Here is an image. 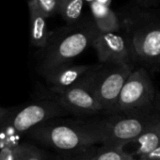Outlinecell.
<instances>
[{"instance_id": "cell-1", "label": "cell", "mask_w": 160, "mask_h": 160, "mask_svg": "<svg viewBox=\"0 0 160 160\" xmlns=\"http://www.w3.org/2000/svg\"><path fill=\"white\" fill-rule=\"evenodd\" d=\"M118 15L133 60L147 66H160V10L142 8L135 3Z\"/></svg>"}, {"instance_id": "cell-2", "label": "cell", "mask_w": 160, "mask_h": 160, "mask_svg": "<svg viewBox=\"0 0 160 160\" xmlns=\"http://www.w3.org/2000/svg\"><path fill=\"white\" fill-rule=\"evenodd\" d=\"M106 120H60L41 123L26 134L32 139L60 152L84 150L103 143Z\"/></svg>"}, {"instance_id": "cell-3", "label": "cell", "mask_w": 160, "mask_h": 160, "mask_svg": "<svg viewBox=\"0 0 160 160\" xmlns=\"http://www.w3.org/2000/svg\"><path fill=\"white\" fill-rule=\"evenodd\" d=\"M98 33L92 16H85L75 24L65 25L50 32L46 46L39 52V72L72 63L76 57L92 45Z\"/></svg>"}, {"instance_id": "cell-4", "label": "cell", "mask_w": 160, "mask_h": 160, "mask_svg": "<svg viewBox=\"0 0 160 160\" xmlns=\"http://www.w3.org/2000/svg\"><path fill=\"white\" fill-rule=\"evenodd\" d=\"M153 83L144 67L134 68L121 92L117 112L123 116L150 111L155 99Z\"/></svg>"}, {"instance_id": "cell-5", "label": "cell", "mask_w": 160, "mask_h": 160, "mask_svg": "<svg viewBox=\"0 0 160 160\" xmlns=\"http://www.w3.org/2000/svg\"><path fill=\"white\" fill-rule=\"evenodd\" d=\"M134 68L133 64L97 66L94 80L95 93L105 112H117L121 92Z\"/></svg>"}, {"instance_id": "cell-6", "label": "cell", "mask_w": 160, "mask_h": 160, "mask_svg": "<svg viewBox=\"0 0 160 160\" xmlns=\"http://www.w3.org/2000/svg\"><path fill=\"white\" fill-rule=\"evenodd\" d=\"M97 66L94 65L92 70L78 83L60 93L55 94L54 98L68 113L78 116H90L104 111L95 93L94 80Z\"/></svg>"}, {"instance_id": "cell-7", "label": "cell", "mask_w": 160, "mask_h": 160, "mask_svg": "<svg viewBox=\"0 0 160 160\" xmlns=\"http://www.w3.org/2000/svg\"><path fill=\"white\" fill-rule=\"evenodd\" d=\"M160 119V115L152 112L123 116L106 120L104 146H122L134 142L150 126Z\"/></svg>"}, {"instance_id": "cell-8", "label": "cell", "mask_w": 160, "mask_h": 160, "mask_svg": "<svg viewBox=\"0 0 160 160\" xmlns=\"http://www.w3.org/2000/svg\"><path fill=\"white\" fill-rule=\"evenodd\" d=\"M67 114L68 111L55 98L46 99L22 108L2 125L9 124L18 133H27L41 123Z\"/></svg>"}, {"instance_id": "cell-9", "label": "cell", "mask_w": 160, "mask_h": 160, "mask_svg": "<svg viewBox=\"0 0 160 160\" xmlns=\"http://www.w3.org/2000/svg\"><path fill=\"white\" fill-rule=\"evenodd\" d=\"M92 46L96 51L100 64H133L130 45L122 33L99 32Z\"/></svg>"}, {"instance_id": "cell-10", "label": "cell", "mask_w": 160, "mask_h": 160, "mask_svg": "<svg viewBox=\"0 0 160 160\" xmlns=\"http://www.w3.org/2000/svg\"><path fill=\"white\" fill-rule=\"evenodd\" d=\"M94 67L89 64L67 63L41 72L54 94L60 93L78 83Z\"/></svg>"}, {"instance_id": "cell-11", "label": "cell", "mask_w": 160, "mask_h": 160, "mask_svg": "<svg viewBox=\"0 0 160 160\" xmlns=\"http://www.w3.org/2000/svg\"><path fill=\"white\" fill-rule=\"evenodd\" d=\"M92 18L99 32H120L121 22L119 15L110 7L93 1L89 4Z\"/></svg>"}, {"instance_id": "cell-12", "label": "cell", "mask_w": 160, "mask_h": 160, "mask_svg": "<svg viewBox=\"0 0 160 160\" xmlns=\"http://www.w3.org/2000/svg\"><path fill=\"white\" fill-rule=\"evenodd\" d=\"M30 22V42L33 46L42 49L46 46L50 32L47 28V18L33 6L28 4Z\"/></svg>"}, {"instance_id": "cell-13", "label": "cell", "mask_w": 160, "mask_h": 160, "mask_svg": "<svg viewBox=\"0 0 160 160\" xmlns=\"http://www.w3.org/2000/svg\"><path fill=\"white\" fill-rule=\"evenodd\" d=\"M134 142L138 143V149L131 153L138 157L149 153L154 149L160 147V119L150 126Z\"/></svg>"}, {"instance_id": "cell-14", "label": "cell", "mask_w": 160, "mask_h": 160, "mask_svg": "<svg viewBox=\"0 0 160 160\" xmlns=\"http://www.w3.org/2000/svg\"><path fill=\"white\" fill-rule=\"evenodd\" d=\"M84 0H58V13L66 25H72L83 18Z\"/></svg>"}, {"instance_id": "cell-15", "label": "cell", "mask_w": 160, "mask_h": 160, "mask_svg": "<svg viewBox=\"0 0 160 160\" xmlns=\"http://www.w3.org/2000/svg\"><path fill=\"white\" fill-rule=\"evenodd\" d=\"M92 160H138L122 146H104L97 149Z\"/></svg>"}, {"instance_id": "cell-16", "label": "cell", "mask_w": 160, "mask_h": 160, "mask_svg": "<svg viewBox=\"0 0 160 160\" xmlns=\"http://www.w3.org/2000/svg\"><path fill=\"white\" fill-rule=\"evenodd\" d=\"M97 148L95 146L74 152H63L55 156L53 160H92Z\"/></svg>"}, {"instance_id": "cell-17", "label": "cell", "mask_w": 160, "mask_h": 160, "mask_svg": "<svg viewBox=\"0 0 160 160\" xmlns=\"http://www.w3.org/2000/svg\"><path fill=\"white\" fill-rule=\"evenodd\" d=\"M28 4L33 6L46 18L58 13V0H28Z\"/></svg>"}, {"instance_id": "cell-18", "label": "cell", "mask_w": 160, "mask_h": 160, "mask_svg": "<svg viewBox=\"0 0 160 160\" xmlns=\"http://www.w3.org/2000/svg\"><path fill=\"white\" fill-rule=\"evenodd\" d=\"M21 147L25 160H53L49 158L48 154L44 151L39 149L33 144L23 143L21 144Z\"/></svg>"}, {"instance_id": "cell-19", "label": "cell", "mask_w": 160, "mask_h": 160, "mask_svg": "<svg viewBox=\"0 0 160 160\" xmlns=\"http://www.w3.org/2000/svg\"><path fill=\"white\" fill-rule=\"evenodd\" d=\"M16 111H17V108H0V125L4 124Z\"/></svg>"}, {"instance_id": "cell-20", "label": "cell", "mask_w": 160, "mask_h": 160, "mask_svg": "<svg viewBox=\"0 0 160 160\" xmlns=\"http://www.w3.org/2000/svg\"><path fill=\"white\" fill-rule=\"evenodd\" d=\"M134 1L138 6L146 9L157 8L160 5V0H134Z\"/></svg>"}, {"instance_id": "cell-21", "label": "cell", "mask_w": 160, "mask_h": 160, "mask_svg": "<svg viewBox=\"0 0 160 160\" xmlns=\"http://www.w3.org/2000/svg\"><path fill=\"white\" fill-rule=\"evenodd\" d=\"M138 160H160V147L154 149L147 154L139 156Z\"/></svg>"}, {"instance_id": "cell-22", "label": "cell", "mask_w": 160, "mask_h": 160, "mask_svg": "<svg viewBox=\"0 0 160 160\" xmlns=\"http://www.w3.org/2000/svg\"><path fill=\"white\" fill-rule=\"evenodd\" d=\"M12 152L13 160H25L21 144L20 145H17V146H15L13 148H12Z\"/></svg>"}, {"instance_id": "cell-23", "label": "cell", "mask_w": 160, "mask_h": 160, "mask_svg": "<svg viewBox=\"0 0 160 160\" xmlns=\"http://www.w3.org/2000/svg\"><path fill=\"white\" fill-rule=\"evenodd\" d=\"M95 1H97V2H99V3H101V4H104V5H106V6L110 7V4H111V2H112V0H95Z\"/></svg>"}, {"instance_id": "cell-24", "label": "cell", "mask_w": 160, "mask_h": 160, "mask_svg": "<svg viewBox=\"0 0 160 160\" xmlns=\"http://www.w3.org/2000/svg\"><path fill=\"white\" fill-rule=\"evenodd\" d=\"M93 1H95V0H84V2H87V3H89V4H91V3L93 2Z\"/></svg>"}]
</instances>
